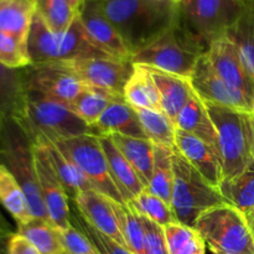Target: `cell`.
<instances>
[{
    "label": "cell",
    "instance_id": "1",
    "mask_svg": "<svg viewBox=\"0 0 254 254\" xmlns=\"http://www.w3.org/2000/svg\"><path fill=\"white\" fill-rule=\"evenodd\" d=\"M101 4L130 59L178 24L179 7L174 0H101Z\"/></svg>",
    "mask_w": 254,
    "mask_h": 254
},
{
    "label": "cell",
    "instance_id": "13",
    "mask_svg": "<svg viewBox=\"0 0 254 254\" xmlns=\"http://www.w3.org/2000/svg\"><path fill=\"white\" fill-rule=\"evenodd\" d=\"M191 83L202 101L252 114L253 99L240 89L228 84L216 72L206 54L198 60L191 76Z\"/></svg>",
    "mask_w": 254,
    "mask_h": 254
},
{
    "label": "cell",
    "instance_id": "22",
    "mask_svg": "<svg viewBox=\"0 0 254 254\" xmlns=\"http://www.w3.org/2000/svg\"><path fill=\"white\" fill-rule=\"evenodd\" d=\"M99 141H101L102 148L106 154L109 171H111V175L116 183L117 188L121 191L126 202L131 201L138 193H140L145 189V185L141 183L133 166L124 158L119 149L114 145L111 136L101 135Z\"/></svg>",
    "mask_w": 254,
    "mask_h": 254
},
{
    "label": "cell",
    "instance_id": "24",
    "mask_svg": "<svg viewBox=\"0 0 254 254\" xmlns=\"http://www.w3.org/2000/svg\"><path fill=\"white\" fill-rule=\"evenodd\" d=\"M176 128L201 139L217 151V133L206 104L197 93L184 107L176 118ZM218 154V151H217Z\"/></svg>",
    "mask_w": 254,
    "mask_h": 254
},
{
    "label": "cell",
    "instance_id": "47",
    "mask_svg": "<svg viewBox=\"0 0 254 254\" xmlns=\"http://www.w3.org/2000/svg\"><path fill=\"white\" fill-rule=\"evenodd\" d=\"M251 124H252V158L254 160V116H251Z\"/></svg>",
    "mask_w": 254,
    "mask_h": 254
},
{
    "label": "cell",
    "instance_id": "8",
    "mask_svg": "<svg viewBox=\"0 0 254 254\" xmlns=\"http://www.w3.org/2000/svg\"><path fill=\"white\" fill-rule=\"evenodd\" d=\"M196 231L213 254H254V238L245 212L228 203L203 212Z\"/></svg>",
    "mask_w": 254,
    "mask_h": 254
},
{
    "label": "cell",
    "instance_id": "43",
    "mask_svg": "<svg viewBox=\"0 0 254 254\" xmlns=\"http://www.w3.org/2000/svg\"><path fill=\"white\" fill-rule=\"evenodd\" d=\"M7 254H40L34 245L20 233L10 232L5 241Z\"/></svg>",
    "mask_w": 254,
    "mask_h": 254
},
{
    "label": "cell",
    "instance_id": "27",
    "mask_svg": "<svg viewBox=\"0 0 254 254\" xmlns=\"http://www.w3.org/2000/svg\"><path fill=\"white\" fill-rule=\"evenodd\" d=\"M35 12L36 0H0V31L26 45Z\"/></svg>",
    "mask_w": 254,
    "mask_h": 254
},
{
    "label": "cell",
    "instance_id": "2",
    "mask_svg": "<svg viewBox=\"0 0 254 254\" xmlns=\"http://www.w3.org/2000/svg\"><path fill=\"white\" fill-rule=\"evenodd\" d=\"M248 5L237 0H179L178 27L206 54L237 24Z\"/></svg>",
    "mask_w": 254,
    "mask_h": 254
},
{
    "label": "cell",
    "instance_id": "12",
    "mask_svg": "<svg viewBox=\"0 0 254 254\" xmlns=\"http://www.w3.org/2000/svg\"><path fill=\"white\" fill-rule=\"evenodd\" d=\"M84 84L123 96L124 87L133 73L134 64L128 60L88 57L61 62Z\"/></svg>",
    "mask_w": 254,
    "mask_h": 254
},
{
    "label": "cell",
    "instance_id": "46",
    "mask_svg": "<svg viewBox=\"0 0 254 254\" xmlns=\"http://www.w3.org/2000/svg\"><path fill=\"white\" fill-rule=\"evenodd\" d=\"M9 235H10V232L7 231L4 220H2L1 216H0V241L4 240V238H6Z\"/></svg>",
    "mask_w": 254,
    "mask_h": 254
},
{
    "label": "cell",
    "instance_id": "28",
    "mask_svg": "<svg viewBox=\"0 0 254 254\" xmlns=\"http://www.w3.org/2000/svg\"><path fill=\"white\" fill-rule=\"evenodd\" d=\"M118 101H126V99L123 96H118L106 89L84 84L83 91L71 103L67 104V107L82 121L92 127L101 118L109 104Z\"/></svg>",
    "mask_w": 254,
    "mask_h": 254
},
{
    "label": "cell",
    "instance_id": "21",
    "mask_svg": "<svg viewBox=\"0 0 254 254\" xmlns=\"http://www.w3.org/2000/svg\"><path fill=\"white\" fill-rule=\"evenodd\" d=\"M26 102L24 68L15 69L0 64V128L10 118H21Z\"/></svg>",
    "mask_w": 254,
    "mask_h": 254
},
{
    "label": "cell",
    "instance_id": "31",
    "mask_svg": "<svg viewBox=\"0 0 254 254\" xmlns=\"http://www.w3.org/2000/svg\"><path fill=\"white\" fill-rule=\"evenodd\" d=\"M17 233L29 240L40 254H62L66 252L59 231L50 221L31 217L27 222L17 225Z\"/></svg>",
    "mask_w": 254,
    "mask_h": 254
},
{
    "label": "cell",
    "instance_id": "9",
    "mask_svg": "<svg viewBox=\"0 0 254 254\" xmlns=\"http://www.w3.org/2000/svg\"><path fill=\"white\" fill-rule=\"evenodd\" d=\"M205 52L178 27L169 30L158 40L131 56L134 64L160 69L191 78L200 57Z\"/></svg>",
    "mask_w": 254,
    "mask_h": 254
},
{
    "label": "cell",
    "instance_id": "29",
    "mask_svg": "<svg viewBox=\"0 0 254 254\" xmlns=\"http://www.w3.org/2000/svg\"><path fill=\"white\" fill-rule=\"evenodd\" d=\"M226 202L242 212L254 208V160L238 175L223 179L218 186Z\"/></svg>",
    "mask_w": 254,
    "mask_h": 254
},
{
    "label": "cell",
    "instance_id": "40",
    "mask_svg": "<svg viewBox=\"0 0 254 254\" xmlns=\"http://www.w3.org/2000/svg\"><path fill=\"white\" fill-rule=\"evenodd\" d=\"M73 220L79 226L78 230H81L91 240V242L93 243L99 254H133L123 245L92 227L89 223H87L83 220L81 215L73 216Z\"/></svg>",
    "mask_w": 254,
    "mask_h": 254
},
{
    "label": "cell",
    "instance_id": "34",
    "mask_svg": "<svg viewBox=\"0 0 254 254\" xmlns=\"http://www.w3.org/2000/svg\"><path fill=\"white\" fill-rule=\"evenodd\" d=\"M112 207L118 221L119 230L126 241L127 248L133 254H145L144 248V228L139 217L138 211L134 208L130 201L119 203L111 200Z\"/></svg>",
    "mask_w": 254,
    "mask_h": 254
},
{
    "label": "cell",
    "instance_id": "7",
    "mask_svg": "<svg viewBox=\"0 0 254 254\" xmlns=\"http://www.w3.org/2000/svg\"><path fill=\"white\" fill-rule=\"evenodd\" d=\"M19 121L32 141L39 138L56 141L93 134L91 127L66 104L30 89H26L24 114Z\"/></svg>",
    "mask_w": 254,
    "mask_h": 254
},
{
    "label": "cell",
    "instance_id": "50",
    "mask_svg": "<svg viewBox=\"0 0 254 254\" xmlns=\"http://www.w3.org/2000/svg\"><path fill=\"white\" fill-rule=\"evenodd\" d=\"M252 116H254V98H253V106H252Z\"/></svg>",
    "mask_w": 254,
    "mask_h": 254
},
{
    "label": "cell",
    "instance_id": "5",
    "mask_svg": "<svg viewBox=\"0 0 254 254\" xmlns=\"http://www.w3.org/2000/svg\"><path fill=\"white\" fill-rule=\"evenodd\" d=\"M205 104L217 133V151L223 179L238 175L253 160L252 114L211 102H205Z\"/></svg>",
    "mask_w": 254,
    "mask_h": 254
},
{
    "label": "cell",
    "instance_id": "52",
    "mask_svg": "<svg viewBox=\"0 0 254 254\" xmlns=\"http://www.w3.org/2000/svg\"><path fill=\"white\" fill-rule=\"evenodd\" d=\"M62 254H69V253H67V252H64Z\"/></svg>",
    "mask_w": 254,
    "mask_h": 254
},
{
    "label": "cell",
    "instance_id": "10",
    "mask_svg": "<svg viewBox=\"0 0 254 254\" xmlns=\"http://www.w3.org/2000/svg\"><path fill=\"white\" fill-rule=\"evenodd\" d=\"M69 160L91 181L93 188L111 200L127 203L117 188L109 171L108 161L104 154L99 136L93 134L76 136L71 139L52 141Z\"/></svg>",
    "mask_w": 254,
    "mask_h": 254
},
{
    "label": "cell",
    "instance_id": "16",
    "mask_svg": "<svg viewBox=\"0 0 254 254\" xmlns=\"http://www.w3.org/2000/svg\"><path fill=\"white\" fill-rule=\"evenodd\" d=\"M206 55L216 72L228 84L242 91L250 98H254L253 79L245 68L237 47L227 35L215 40Z\"/></svg>",
    "mask_w": 254,
    "mask_h": 254
},
{
    "label": "cell",
    "instance_id": "30",
    "mask_svg": "<svg viewBox=\"0 0 254 254\" xmlns=\"http://www.w3.org/2000/svg\"><path fill=\"white\" fill-rule=\"evenodd\" d=\"M0 205L11 215L16 226L34 217L21 185L4 165H0Z\"/></svg>",
    "mask_w": 254,
    "mask_h": 254
},
{
    "label": "cell",
    "instance_id": "25",
    "mask_svg": "<svg viewBox=\"0 0 254 254\" xmlns=\"http://www.w3.org/2000/svg\"><path fill=\"white\" fill-rule=\"evenodd\" d=\"M32 143H40L44 146L45 151L47 154V158H49L55 173L57 174L59 179L61 180L67 195L74 198V196L78 192H81V191L94 189L91 181L77 168L76 164L72 160H69L51 140L45 138H39L35 139Z\"/></svg>",
    "mask_w": 254,
    "mask_h": 254
},
{
    "label": "cell",
    "instance_id": "15",
    "mask_svg": "<svg viewBox=\"0 0 254 254\" xmlns=\"http://www.w3.org/2000/svg\"><path fill=\"white\" fill-rule=\"evenodd\" d=\"M78 16L84 32L93 46L113 59L130 61V54L119 32L107 17L101 0L84 2Z\"/></svg>",
    "mask_w": 254,
    "mask_h": 254
},
{
    "label": "cell",
    "instance_id": "20",
    "mask_svg": "<svg viewBox=\"0 0 254 254\" xmlns=\"http://www.w3.org/2000/svg\"><path fill=\"white\" fill-rule=\"evenodd\" d=\"M91 128L97 136L117 133L133 138L148 139L139 122L135 109L129 106L126 101L113 102L109 104L101 118Z\"/></svg>",
    "mask_w": 254,
    "mask_h": 254
},
{
    "label": "cell",
    "instance_id": "26",
    "mask_svg": "<svg viewBox=\"0 0 254 254\" xmlns=\"http://www.w3.org/2000/svg\"><path fill=\"white\" fill-rule=\"evenodd\" d=\"M114 145L129 161L138 174L141 183L146 186L151 180L154 166V143L149 139L133 138L122 134H108Z\"/></svg>",
    "mask_w": 254,
    "mask_h": 254
},
{
    "label": "cell",
    "instance_id": "44",
    "mask_svg": "<svg viewBox=\"0 0 254 254\" xmlns=\"http://www.w3.org/2000/svg\"><path fill=\"white\" fill-rule=\"evenodd\" d=\"M66 1H67V4H68L69 6H71L72 9H73L74 11L79 15L82 7L84 6V2H86V0H66Z\"/></svg>",
    "mask_w": 254,
    "mask_h": 254
},
{
    "label": "cell",
    "instance_id": "42",
    "mask_svg": "<svg viewBox=\"0 0 254 254\" xmlns=\"http://www.w3.org/2000/svg\"><path fill=\"white\" fill-rule=\"evenodd\" d=\"M57 231H59V236L67 253L99 254L93 243L91 242V240L81 230H77L76 227H73V225L71 227L66 228V230Z\"/></svg>",
    "mask_w": 254,
    "mask_h": 254
},
{
    "label": "cell",
    "instance_id": "37",
    "mask_svg": "<svg viewBox=\"0 0 254 254\" xmlns=\"http://www.w3.org/2000/svg\"><path fill=\"white\" fill-rule=\"evenodd\" d=\"M36 11L49 29L57 34L67 31L78 16L66 0H36Z\"/></svg>",
    "mask_w": 254,
    "mask_h": 254
},
{
    "label": "cell",
    "instance_id": "48",
    "mask_svg": "<svg viewBox=\"0 0 254 254\" xmlns=\"http://www.w3.org/2000/svg\"><path fill=\"white\" fill-rule=\"evenodd\" d=\"M6 238H4V240L0 241V254H7L6 246H5V241H6Z\"/></svg>",
    "mask_w": 254,
    "mask_h": 254
},
{
    "label": "cell",
    "instance_id": "23",
    "mask_svg": "<svg viewBox=\"0 0 254 254\" xmlns=\"http://www.w3.org/2000/svg\"><path fill=\"white\" fill-rule=\"evenodd\" d=\"M123 97L134 109L163 112L160 92L151 76L150 69L146 66L134 64L133 73L124 87Z\"/></svg>",
    "mask_w": 254,
    "mask_h": 254
},
{
    "label": "cell",
    "instance_id": "19",
    "mask_svg": "<svg viewBox=\"0 0 254 254\" xmlns=\"http://www.w3.org/2000/svg\"><path fill=\"white\" fill-rule=\"evenodd\" d=\"M150 69L151 76L160 92L163 112L175 123L176 118L184 109V107L196 94L192 83H191V78L169 73V72L160 71V69Z\"/></svg>",
    "mask_w": 254,
    "mask_h": 254
},
{
    "label": "cell",
    "instance_id": "18",
    "mask_svg": "<svg viewBox=\"0 0 254 254\" xmlns=\"http://www.w3.org/2000/svg\"><path fill=\"white\" fill-rule=\"evenodd\" d=\"M176 150L203 176L207 183L218 189L223 180V170L217 151L201 139L176 130Z\"/></svg>",
    "mask_w": 254,
    "mask_h": 254
},
{
    "label": "cell",
    "instance_id": "36",
    "mask_svg": "<svg viewBox=\"0 0 254 254\" xmlns=\"http://www.w3.org/2000/svg\"><path fill=\"white\" fill-rule=\"evenodd\" d=\"M168 242L169 254H205L206 243L196 228L170 223L164 227Z\"/></svg>",
    "mask_w": 254,
    "mask_h": 254
},
{
    "label": "cell",
    "instance_id": "51",
    "mask_svg": "<svg viewBox=\"0 0 254 254\" xmlns=\"http://www.w3.org/2000/svg\"><path fill=\"white\" fill-rule=\"evenodd\" d=\"M86 1H99V0H86Z\"/></svg>",
    "mask_w": 254,
    "mask_h": 254
},
{
    "label": "cell",
    "instance_id": "49",
    "mask_svg": "<svg viewBox=\"0 0 254 254\" xmlns=\"http://www.w3.org/2000/svg\"><path fill=\"white\" fill-rule=\"evenodd\" d=\"M237 1L243 2V4H253L254 0H237Z\"/></svg>",
    "mask_w": 254,
    "mask_h": 254
},
{
    "label": "cell",
    "instance_id": "53",
    "mask_svg": "<svg viewBox=\"0 0 254 254\" xmlns=\"http://www.w3.org/2000/svg\"><path fill=\"white\" fill-rule=\"evenodd\" d=\"M174 1H176V2H178V1H179V0H174Z\"/></svg>",
    "mask_w": 254,
    "mask_h": 254
},
{
    "label": "cell",
    "instance_id": "33",
    "mask_svg": "<svg viewBox=\"0 0 254 254\" xmlns=\"http://www.w3.org/2000/svg\"><path fill=\"white\" fill-rule=\"evenodd\" d=\"M174 150L154 144V166L151 180L146 188L170 205L174 185Z\"/></svg>",
    "mask_w": 254,
    "mask_h": 254
},
{
    "label": "cell",
    "instance_id": "6",
    "mask_svg": "<svg viewBox=\"0 0 254 254\" xmlns=\"http://www.w3.org/2000/svg\"><path fill=\"white\" fill-rule=\"evenodd\" d=\"M173 166L174 185L170 207L179 223L195 228L203 212L227 203L218 189L207 183L178 150H174Z\"/></svg>",
    "mask_w": 254,
    "mask_h": 254
},
{
    "label": "cell",
    "instance_id": "45",
    "mask_svg": "<svg viewBox=\"0 0 254 254\" xmlns=\"http://www.w3.org/2000/svg\"><path fill=\"white\" fill-rule=\"evenodd\" d=\"M245 216L246 218H247V222L248 225H250V228L251 231H252V235L254 238V208L253 210H250L247 211V212H245Z\"/></svg>",
    "mask_w": 254,
    "mask_h": 254
},
{
    "label": "cell",
    "instance_id": "35",
    "mask_svg": "<svg viewBox=\"0 0 254 254\" xmlns=\"http://www.w3.org/2000/svg\"><path fill=\"white\" fill-rule=\"evenodd\" d=\"M236 45L245 68L254 82V2L250 4L237 24L227 32Z\"/></svg>",
    "mask_w": 254,
    "mask_h": 254
},
{
    "label": "cell",
    "instance_id": "39",
    "mask_svg": "<svg viewBox=\"0 0 254 254\" xmlns=\"http://www.w3.org/2000/svg\"><path fill=\"white\" fill-rule=\"evenodd\" d=\"M0 64L15 69L26 68L31 64L27 47L6 32L0 31Z\"/></svg>",
    "mask_w": 254,
    "mask_h": 254
},
{
    "label": "cell",
    "instance_id": "41",
    "mask_svg": "<svg viewBox=\"0 0 254 254\" xmlns=\"http://www.w3.org/2000/svg\"><path fill=\"white\" fill-rule=\"evenodd\" d=\"M139 217H140L144 228L145 254H169L164 226L153 222L140 213H139Z\"/></svg>",
    "mask_w": 254,
    "mask_h": 254
},
{
    "label": "cell",
    "instance_id": "11",
    "mask_svg": "<svg viewBox=\"0 0 254 254\" xmlns=\"http://www.w3.org/2000/svg\"><path fill=\"white\" fill-rule=\"evenodd\" d=\"M26 89L69 104L84 88V83L61 62L30 64L24 68Z\"/></svg>",
    "mask_w": 254,
    "mask_h": 254
},
{
    "label": "cell",
    "instance_id": "32",
    "mask_svg": "<svg viewBox=\"0 0 254 254\" xmlns=\"http://www.w3.org/2000/svg\"><path fill=\"white\" fill-rule=\"evenodd\" d=\"M146 138L155 145L165 146L170 150H176L175 123L161 111L151 109H135Z\"/></svg>",
    "mask_w": 254,
    "mask_h": 254
},
{
    "label": "cell",
    "instance_id": "38",
    "mask_svg": "<svg viewBox=\"0 0 254 254\" xmlns=\"http://www.w3.org/2000/svg\"><path fill=\"white\" fill-rule=\"evenodd\" d=\"M130 203L140 215L145 216L146 218L158 223V225L164 226V227L166 225H170V223L178 222L170 205L156 195H154L153 192H150L148 188H145L140 193H138L130 201Z\"/></svg>",
    "mask_w": 254,
    "mask_h": 254
},
{
    "label": "cell",
    "instance_id": "14",
    "mask_svg": "<svg viewBox=\"0 0 254 254\" xmlns=\"http://www.w3.org/2000/svg\"><path fill=\"white\" fill-rule=\"evenodd\" d=\"M32 144H34L37 181H39L40 191H41L42 200H44L50 222L57 230H66L72 226L68 195L57 174L55 173L44 146L40 143Z\"/></svg>",
    "mask_w": 254,
    "mask_h": 254
},
{
    "label": "cell",
    "instance_id": "4",
    "mask_svg": "<svg viewBox=\"0 0 254 254\" xmlns=\"http://www.w3.org/2000/svg\"><path fill=\"white\" fill-rule=\"evenodd\" d=\"M27 54L31 64H55L76 59L102 57L113 59L91 44L79 16L64 32H54L35 12L27 36Z\"/></svg>",
    "mask_w": 254,
    "mask_h": 254
},
{
    "label": "cell",
    "instance_id": "17",
    "mask_svg": "<svg viewBox=\"0 0 254 254\" xmlns=\"http://www.w3.org/2000/svg\"><path fill=\"white\" fill-rule=\"evenodd\" d=\"M73 201L79 215L87 223L127 247L123 235L119 230L116 213L112 207L111 198L92 189V190L81 191L77 193Z\"/></svg>",
    "mask_w": 254,
    "mask_h": 254
},
{
    "label": "cell",
    "instance_id": "3",
    "mask_svg": "<svg viewBox=\"0 0 254 254\" xmlns=\"http://www.w3.org/2000/svg\"><path fill=\"white\" fill-rule=\"evenodd\" d=\"M0 165L19 181L32 216L50 221L37 181L34 144L17 118H10L0 128Z\"/></svg>",
    "mask_w": 254,
    "mask_h": 254
}]
</instances>
